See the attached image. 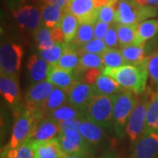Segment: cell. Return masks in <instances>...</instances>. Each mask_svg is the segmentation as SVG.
I'll return each mask as SVG.
<instances>
[{"mask_svg":"<svg viewBox=\"0 0 158 158\" xmlns=\"http://www.w3.org/2000/svg\"><path fill=\"white\" fill-rule=\"evenodd\" d=\"M43 2L46 5H52V6H56L59 7H62V9H66L68 6L69 0H43Z\"/></svg>","mask_w":158,"mask_h":158,"instance_id":"obj_41","label":"cell"},{"mask_svg":"<svg viewBox=\"0 0 158 158\" xmlns=\"http://www.w3.org/2000/svg\"><path fill=\"white\" fill-rule=\"evenodd\" d=\"M119 48L134 45L137 34V26H127L116 24Z\"/></svg>","mask_w":158,"mask_h":158,"instance_id":"obj_31","label":"cell"},{"mask_svg":"<svg viewBox=\"0 0 158 158\" xmlns=\"http://www.w3.org/2000/svg\"><path fill=\"white\" fill-rule=\"evenodd\" d=\"M136 94L130 90H122L115 96L113 106V128L116 135L122 138L126 134V127L130 114L137 102Z\"/></svg>","mask_w":158,"mask_h":158,"instance_id":"obj_5","label":"cell"},{"mask_svg":"<svg viewBox=\"0 0 158 158\" xmlns=\"http://www.w3.org/2000/svg\"><path fill=\"white\" fill-rule=\"evenodd\" d=\"M119 50L127 64H135L146 58L144 46H127L120 48Z\"/></svg>","mask_w":158,"mask_h":158,"instance_id":"obj_33","label":"cell"},{"mask_svg":"<svg viewBox=\"0 0 158 158\" xmlns=\"http://www.w3.org/2000/svg\"><path fill=\"white\" fill-rule=\"evenodd\" d=\"M64 34V40L66 43H69L76 35L79 27V21L76 16L69 13L68 11H64L62 19L58 24Z\"/></svg>","mask_w":158,"mask_h":158,"instance_id":"obj_27","label":"cell"},{"mask_svg":"<svg viewBox=\"0 0 158 158\" xmlns=\"http://www.w3.org/2000/svg\"><path fill=\"white\" fill-rule=\"evenodd\" d=\"M12 13L19 27L24 30L36 31L41 26V10L37 6L21 5L15 8Z\"/></svg>","mask_w":158,"mask_h":158,"instance_id":"obj_10","label":"cell"},{"mask_svg":"<svg viewBox=\"0 0 158 158\" xmlns=\"http://www.w3.org/2000/svg\"><path fill=\"white\" fill-rule=\"evenodd\" d=\"M27 68L30 79L33 83L36 84L47 80L50 64L38 56L32 55L27 60Z\"/></svg>","mask_w":158,"mask_h":158,"instance_id":"obj_18","label":"cell"},{"mask_svg":"<svg viewBox=\"0 0 158 158\" xmlns=\"http://www.w3.org/2000/svg\"><path fill=\"white\" fill-rule=\"evenodd\" d=\"M62 133L61 125L49 118H43L37 125L30 140L34 141H47L57 138Z\"/></svg>","mask_w":158,"mask_h":158,"instance_id":"obj_16","label":"cell"},{"mask_svg":"<svg viewBox=\"0 0 158 158\" xmlns=\"http://www.w3.org/2000/svg\"><path fill=\"white\" fill-rule=\"evenodd\" d=\"M104 130L98 125L90 122L86 118L81 119L78 127L79 133L90 144H98L102 142L105 138Z\"/></svg>","mask_w":158,"mask_h":158,"instance_id":"obj_19","label":"cell"},{"mask_svg":"<svg viewBox=\"0 0 158 158\" xmlns=\"http://www.w3.org/2000/svg\"><path fill=\"white\" fill-rule=\"evenodd\" d=\"M104 41H105L106 45L107 47V48L113 49V48H116L118 46H119L116 23H113L110 26V27H109L106 34L105 35Z\"/></svg>","mask_w":158,"mask_h":158,"instance_id":"obj_37","label":"cell"},{"mask_svg":"<svg viewBox=\"0 0 158 158\" xmlns=\"http://www.w3.org/2000/svg\"><path fill=\"white\" fill-rule=\"evenodd\" d=\"M110 27V24L98 20L94 25V36L98 39L104 40L105 35L106 34L107 30Z\"/></svg>","mask_w":158,"mask_h":158,"instance_id":"obj_40","label":"cell"},{"mask_svg":"<svg viewBox=\"0 0 158 158\" xmlns=\"http://www.w3.org/2000/svg\"><path fill=\"white\" fill-rule=\"evenodd\" d=\"M157 9L152 6H141L135 0H119L114 23L137 26L148 19L157 16Z\"/></svg>","mask_w":158,"mask_h":158,"instance_id":"obj_3","label":"cell"},{"mask_svg":"<svg viewBox=\"0 0 158 158\" xmlns=\"http://www.w3.org/2000/svg\"><path fill=\"white\" fill-rule=\"evenodd\" d=\"M34 39L38 50L48 49L56 45L52 38L51 28L47 27L43 24L36 31H34Z\"/></svg>","mask_w":158,"mask_h":158,"instance_id":"obj_32","label":"cell"},{"mask_svg":"<svg viewBox=\"0 0 158 158\" xmlns=\"http://www.w3.org/2000/svg\"><path fill=\"white\" fill-rule=\"evenodd\" d=\"M93 1H94L95 6L98 9H100L101 7L107 5L108 3L110 2V0H93Z\"/></svg>","mask_w":158,"mask_h":158,"instance_id":"obj_43","label":"cell"},{"mask_svg":"<svg viewBox=\"0 0 158 158\" xmlns=\"http://www.w3.org/2000/svg\"><path fill=\"white\" fill-rule=\"evenodd\" d=\"M42 24L48 28H53L56 27L62 19L64 13V9L62 7L52 5H43L40 7Z\"/></svg>","mask_w":158,"mask_h":158,"instance_id":"obj_24","label":"cell"},{"mask_svg":"<svg viewBox=\"0 0 158 158\" xmlns=\"http://www.w3.org/2000/svg\"><path fill=\"white\" fill-rule=\"evenodd\" d=\"M103 63L105 68H118L127 64L119 49L107 48L103 55Z\"/></svg>","mask_w":158,"mask_h":158,"instance_id":"obj_34","label":"cell"},{"mask_svg":"<svg viewBox=\"0 0 158 158\" xmlns=\"http://www.w3.org/2000/svg\"><path fill=\"white\" fill-rule=\"evenodd\" d=\"M158 156V132H146L136 141L131 158H156Z\"/></svg>","mask_w":158,"mask_h":158,"instance_id":"obj_14","label":"cell"},{"mask_svg":"<svg viewBox=\"0 0 158 158\" xmlns=\"http://www.w3.org/2000/svg\"><path fill=\"white\" fill-rule=\"evenodd\" d=\"M115 96L97 95L85 112V118L105 130L113 127V106Z\"/></svg>","mask_w":158,"mask_h":158,"instance_id":"obj_4","label":"cell"},{"mask_svg":"<svg viewBox=\"0 0 158 158\" xmlns=\"http://www.w3.org/2000/svg\"><path fill=\"white\" fill-rule=\"evenodd\" d=\"M24 1L25 0H10V4L11 5V6L17 8L19 6H21V4H22Z\"/></svg>","mask_w":158,"mask_h":158,"instance_id":"obj_44","label":"cell"},{"mask_svg":"<svg viewBox=\"0 0 158 158\" xmlns=\"http://www.w3.org/2000/svg\"><path fill=\"white\" fill-rule=\"evenodd\" d=\"M47 116L58 123H62L74 118H85V112L68 104L48 113Z\"/></svg>","mask_w":158,"mask_h":158,"instance_id":"obj_21","label":"cell"},{"mask_svg":"<svg viewBox=\"0 0 158 158\" xmlns=\"http://www.w3.org/2000/svg\"><path fill=\"white\" fill-rule=\"evenodd\" d=\"M62 158H84L82 156H64Z\"/></svg>","mask_w":158,"mask_h":158,"instance_id":"obj_45","label":"cell"},{"mask_svg":"<svg viewBox=\"0 0 158 158\" xmlns=\"http://www.w3.org/2000/svg\"><path fill=\"white\" fill-rule=\"evenodd\" d=\"M68 103V91L55 88L42 106V112L46 114L61 107Z\"/></svg>","mask_w":158,"mask_h":158,"instance_id":"obj_25","label":"cell"},{"mask_svg":"<svg viewBox=\"0 0 158 158\" xmlns=\"http://www.w3.org/2000/svg\"><path fill=\"white\" fill-rule=\"evenodd\" d=\"M79 62L80 56L77 50L69 43L65 42V48L62 57L60 58L59 62H57V66L63 69L76 72L78 69Z\"/></svg>","mask_w":158,"mask_h":158,"instance_id":"obj_22","label":"cell"},{"mask_svg":"<svg viewBox=\"0 0 158 158\" xmlns=\"http://www.w3.org/2000/svg\"><path fill=\"white\" fill-rule=\"evenodd\" d=\"M158 32L157 19H147L137 26V34L134 45L144 46L148 40L156 36Z\"/></svg>","mask_w":158,"mask_h":158,"instance_id":"obj_20","label":"cell"},{"mask_svg":"<svg viewBox=\"0 0 158 158\" xmlns=\"http://www.w3.org/2000/svg\"><path fill=\"white\" fill-rule=\"evenodd\" d=\"M79 56H80V62H79L78 69L76 71L77 76L88 69H100L104 71L105 66L103 63V58L101 55L85 53L80 55Z\"/></svg>","mask_w":158,"mask_h":158,"instance_id":"obj_26","label":"cell"},{"mask_svg":"<svg viewBox=\"0 0 158 158\" xmlns=\"http://www.w3.org/2000/svg\"><path fill=\"white\" fill-rule=\"evenodd\" d=\"M73 14L78 19L79 24H96L98 19L99 9L93 0H69L65 11Z\"/></svg>","mask_w":158,"mask_h":158,"instance_id":"obj_11","label":"cell"},{"mask_svg":"<svg viewBox=\"0 0 158 158\" xmlns=\"http://www.w3.org/2000/svg\"><path fill=\"white\" fill-rule=\"evenodd\" d=\"M92 39H94V24H79L76 35L69 42V44L77 50L79 48L86 44Z\"/></svg>","mask_w":158,"mask_h":158,"instance_id":"obj_29","label":"cell"},{"mask_svg":"<svg viewBox=\"0 0 158 158\" xmlns=\"http://www.w3.org/2000/svg\"><path fill=\"white\" fill-rule=\"evenodd\" d=\"M1 153H3L6 158H34L33 141L28 140L20 146L12 149L5 147L2 148Z\"/></svg>","mask_w":158,"mask_h":158,"instance_id":"obj_30","label":"cell"},{"mask_svg":"<svg viewBox=\"0 0 158 158\" xmlns=\"http://www.w3.org/2000/svg\"><path fill=\"white\" fill-rule=\"evenodd\" d=\"M103 158H113L112 156H106L105 157H103Z\"/></svg>","mask_w":158,"mask_h":158,"instance_id":"obj_46","label":"cell"},{"mask_svg":"<svg viewBox=\"0 0 158 158\" xmlns=\"http://www.w3.org/2000/svg\"><path fill=\"white\" fill-rule=\"evenodd\" d=\"M97 94L94 85L77 81L68 91V104L86 112L90 101Z\"/></svg>","mask_w":158,"mask_h":158,"instance_id":"obj_12","label":"cell"},{"mask_svg":"<svg viewBox=\"0 0 158 158\" xmlns=\"http://www.w3.org/2000/svg\"><path fill=\"white\" fill-rule=\"evenodd\" d=\"M149 95L150 91L148 94H145L143 97L137 98L135 106L127 120L126 134L133 144H135L145 134Z\"/></svg>","mask_w":158,"mask_h":158,"instance_id":"obj_6","label":"cell"},{"mask_svg":"<svg viewBox=\"0 0 158 158\" xmlns=\"http://www.w3.org/2000/svg\"><path fill=\"white\" fill-rule=\"evenodd\" d=\"M56 87L48 80L32 85L25 96L27 107L42 111V106Z\"/></svg>","mask_w":158,"mask_h":158,"instance_id":"obj_13","label":"cell"},{"mask_svg":"<svg viewBox=\"0 0 158 158\" xmlns=\"http://www.w3.org/2000/svg\"><path fill=\"white\" fill-rule=\"evenodd\" d=\"M93 85L96 89L98 95L114 96L124 90L113 78L104 74H101L98 77Z\"/></svg>","mask_w":158,"mask_h":158,"instance_id":"obj_23","label":"cell"},{"mask_svg":"<svg viewBox=\"0 0 158 158\" xmlns=\"http://www.w3.org/2000/svg\"><path fill=\"white\" fill-rule=\"evenodd\" d=\"M65 48V42L56 44L50 48L39 51V56L42 58L44 61L49 63L50 65H56L62 57L63 51Z\"/></svg>","mask_w":158,"mask_h":158,"instance_id":"obj_35","label":"cell"},{"mask_svg":"<svg viewBox=\"0 0 158 158\" xmlns=\"http://www.w3.org/2000/svg\"><path fill=\"white\" fill-rule=\"evenodd\" d=\"M107 50V47L106 45L104 40L94 38L86 44L82 46L77 49L78 55H82L85 53H90V54H97V55H103L106 51Z\"/></svg>","mask_w":158,"mask_h":158,"instance_id":"obj_36","label":"cell"},{"mask_svg":"<svg viewBox=\"0 0 158 158\" xmlns=\"http://www.w3.org/2000/svg\"><path fill=\"white\" fill-rule=\"evenodd\" d=\"M150 131H158V91L149 95L145 133Z\"/></svg>","mask_w":158,"mask_h":158,"instance_id":"obj_28","label":"cell"},{"mask_svg":"<svg viewBox=\"0 0 158 158\" xmlns=\"http://www.w3.org/2000/svg\"><path fill=\"white\" fill-rule=\"evenodd\" d=\"M148 60L149 58L146 57L135 64H126L118 68H105L103 74L113 78L123 90L141 95L146 90Z\"/></svg>","mask_w":158,"mask_h":158,"instance_id":"obj_1","label":"cell"},{"mask_svg":"<svg viewBox=\"0 0 158 158\" xmlns=\"http://www.w3.org/2000/svg\"><path fill=\"white\" fill-rule=\"evenodd\" d=\"M148 75L154 84L158 85V52L149 57Z\"/></svg>","mask_w":158,"mask_h":158,"instance_id":"obj_38","label":"cell"},{"mask_svg":"<svg viewBox=\"0 0 158 158\" xmlns=\"http://www.w3.org/2000/svg\"><path fill=\"white\" fill-rule=\"evenodd\" d=\"M15 121L11 130V139L6 145L7 148H16L25 141L30 140L39 122L44 118V113L25 106L19 112L15 113Z\"/></svg>","mask_w":158,"mask_h":158,"instance_id":"obj_2","label":"cell"},{"mask_svg":"<svg viewBox=\"0 0 158 158\" xmlns=\"http://www.w3.org/2000/svg\"><path fill=\"white\" fill-rule=\"evenodd\" d=\"M141 6H155L157 5L158 0H135Z\"/></svg>","mask_w":158,"mask_h":158,"instance_id":"obj_42","label":"cell"},{"mask_svg":"<svg viewBox=\"0 0 158 158\" xmlns=\"http://www.w3.org/2000/svg\"><path fill=\"white\" fill-rule=\"evenodd\" d=\"M1 158H6V156H5V155H4L3 153H1Z\"/></svg>","mask_w":158,"mask_h":158,"instance_id":"obj_47","label":"cell"},{"mask_svg":"<svg viewBox=\"0 0 158 158\" xmlns=\"http://www.w3.org/2000/svg\"><path fill=\"white\" fill-rule=\"evenodd\" d=\"M76 72L66 70L56 65H50L47 80L56 88L69 91L77 81Z\"/></svg>","mask_w":158,"mask_h":158,"instance_id":"obj_15","label":"cell"},{"mask_svg":"<svg viewBox=\"0 0 158 158\" xmlns=\"http://www.w3.org/2000/svg\"><path fill=\"white\" fill-rule=\"evenodd\" d=\"M101 74H103V71L100 70V69H88V70H85V71L82 72L81 74H79L77 77H79V76L81 77V75H82L84 83L93 85L95 84L98 77Z\"/></svg>","mask_w":158,"mask_h":158,"instance_id":"obj_39","label":"cell"},{"mask_svg":"<svg viewBox=\"0 0 158 158\" xmlns=\"http://www.w3.org/2000/svg\"><path fill=\"white\" fill-rule=\"evenodd\" d=\"M156 6H157V8H158V3H157V5H156Z\"/></svg>","mask_w":158,"mask_h":158,"instance_id":"obj_48","label":"cell"},{"mask_svg":"<svg viewBox=\"0 0 158 158\" xmlns=\"http://www.w3.org/2000/svg\"><path fill=\"white\" fill-rule=\"evenodd\" d=\"M61 147L65 156H85L90 154V143L85 140L78 130H62L58 136Z\"/></svg>","mask_w":158,"mask_h":158,"instance_id":"obj_8","label":"cell"},{"mask_svg":"<svg viewBox=\"0 0 158 158\" xmlns=\"http://www.w3.org/2000/svg\"><path fill=\"white\" fill-rule=\"evenodd\" d=\"M0 92L2 98L11 106L14 113L19 112L26 106V104H22L20 87L16 77L1 74Z\"/></svg>","mask_w":158,"mask_h":158,"instance_id":"obj_9","label":"cell"},{"mask_svg":"<svg viewBox=\"0 0 158 158\" xmlns=\"http://www.w3.org/2000/svg\"><path fill=\"white\" fill-rule=\"evenodd\" d=\"M33 148L34 158H62L65 156L58 137L47 141H34Z\"/></svg>","mask_w":158,"mask_h":158,"instance_id":"obj_17","label":"cell"},{"mask_svg":"<svg viewBox=\"0 0 158 158\" xmlns=\"http://www.w3.org/2000/svg\"><path fill=\"white\" fill-rule=\"evenodd\" d=\"M23 48L14 42H2L0 47V72L19 77L21 68Z\"/></svg>","mask_w":158,"mask_h":158,"instance_id":"obj_7","label":"cell"}]
</instances>
